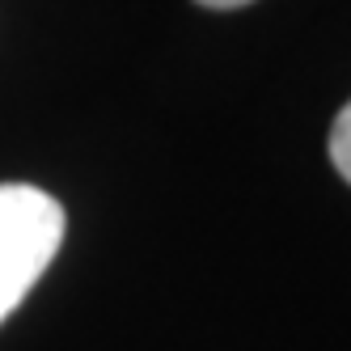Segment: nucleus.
<instances>
[{
  "label": "nucleus",
  "mask_w": 351,
  "mask_h": 351,
  "mask_svg": "<svg viewBox=\"0 0 351 351\" xmlns=\"http://www.w3.org/2000/svg\"><path fill=\"white\" fill-rule=\"evenodd\" d=\"M64 241V208L26 182L0 186V322H5L38 275L51 267Z\"/></svg>",
  "instance_id": "nucleus-1"
},
{
  "label": "nucleus",
  "mask_w": 351,
  "mask_h": 351,
  "mask_svg": "<svg viewBox=\"0 0 351 351\" xmlns=\"http://www.w3.org/2000/svg\"><path fill=\"white\" fill-rule=\"evenodd\" d=\"M330 161L343 178L351 182V102L343 106V114L335 119V132H330Z\"/></svg>",
  "instance_id": "nucleus-2"
},
{
  "label": "nucleus",
  "mask_w": 351,
  "mask_h": 351,
  "mask_svg": "<svg viewBox=\"0 0 351 351\" xmlns=\"http://www.w3.org/2000/svg\"><path fill=\"white\" fill-rule=\"evenodd\" d=\"M199 5H208V9H241V5H250V0H199Z\"/></svg>",
  "instance_id": "nucleus-3"
}]
</instances>
